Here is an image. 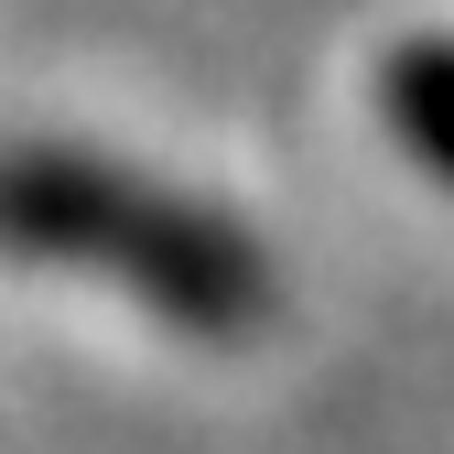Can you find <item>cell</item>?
I'll return each instance as SVG.
<instances>
[{
  "mask_svg": "<svg viewBox=\"0 0 454 454\" xmlns=\"http://www.w3.org/2000/svg\"><path fill=\"white\" fill-rule=\"evenodd\" d=\"M0 249L66 260L195 335H249L270 314V260L239 216H216L152 174H120L98 152H54V141L0 152Z\"/></svg>",
  "mask_w": 454,
  "mask_h": 454,
  "instance_id": "6da1fadb",
  "label": "cell"
},
{
  "mask_svg": "<svg viewBox=\"0 0 454 454\" xmlns=\"http://www.w3.org/2000/svg\"><path fill=\"white\" fill-rule=\"evenodd\" d=\"M379 108H389V130H401L433 174L454 184V43H411V54H389Z\"/></svg>",
  "mask_w": 454,
  "mask_h": 454,
  "instance_id": "7a4b0ae2",
  "label": "cell"
}]
</instances>
